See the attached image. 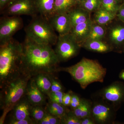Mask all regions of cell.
<instances>
[{"label":"cell","instance_id":"obj_38","mask_svg":"<svg viewBox=\"0 0 124 124\" xmlns=\"http://www.w3.org/2000/svg\"><path fill=\"white\" fill-rule=\"evenodd\" d=\"M13 0H0V11L1 12Z\"/></svg>","mask_w":124,"mask_h":124},{"label":"cell","instance_id":"obj_13","mask_svg":"<svg viewBox=\"0 0 124 124\" xmlns=\"http://www.w3.org/2000/svg\"><path fill=\"white\" fill-rule=\"evenodd\" d=\"M24 97L13 108L12 119L22 120L31 118V111L32 106L26 97Z\"/></svg>","mask_w":124,"mask_h":124},{"label":"cell","instance_id":"obj_8","mask_svg":"<svg viewBox=\"0 0 124 124\" xmlns=\"http://www.w3.org/2000/svg\"><path fill=\"white\" fill-rule=\"evenodd\" d=\"M0 14L3 16L28 15L32 17L38 13L35 0H13Z\"/></svg>","mask_w":124,"mask_h":124},{"label":"cell","instance_id":"obj_5","mask_svg":"<svg viewBox=\"0 0 124 124\" xmlns=\"http://www.w3.org/2000/svg\"><path fill=\"white\" fill-rule=\"evenodd\" d=\"M26 37L38 44L55 45L58 36L48 20L40 15L32 17L24 29Z\"/></svg>","mask_w":124,"mask_h":124},{"label":"cell","instance_id":"obj_15","mask_svg":"<svg viewBox=\"0 0 124 124\" xmlns=\"http://www.w3.org/2000/svg\"><path fill=\"white\" fill-rule=\"evenodd\" d=\"M35 1L38 14L47 20L55 14V0H35Z\"/></svg>","mask_w":124,"mask_h":124},{"label":"cell","instance_id":"obj_40","mask_svg":"<svg viewBox=\"0 0 124 124\" xmlns=\"http://www.w3.org/2000/svg\"><path fill=\"white\" fill-rule=\"evenodd\" d=\"M84 0H75L76 2L77 3L78 5L80 4V3H81V2H83V1H84Z\"/></svg>","mask_w":124,"mask_h":124},{"label":"cell","instance_id":"obj_20","mask_svg":"<svg viewBox=\"0 0 124 124\" xmlns=\"http://www.w3.org/2000/svg\"><path fill=\"white\" fill-rule=\"evenodd\" d=\"M77 5L75 0H55V14L68 13Z\"/></svg>","mask_w":124,"mask_h":124},{"label":"cell","instance_id":"obj_9","mask_svg":"<svg viewBox=\"0 0 124 124\" xmlns=\"http://www.w3.org/2000/svg\"><path fill=\"white\" fill-rule=\"evenodd\" d=\"M49 23L59 36L69 34L72 28L70 17L68 13L56 14L48 19Z\"/></svg>","mask_w":124,"mask_h":124},{"label":"cell","instance_id":"obj_3","mask_svg":"<svg viewBox=\"0 0 124 124\" xmlns=\"http://www.w3.org/2000/svg\"><path fill=\"white\" fill-rule=\"evenodd\" d=\"M58 71L68 72L83 89L93 82H103L107 73L106 69L97 61L85 58L70 67L59 68Z\"/></svg>","mask_w":124,"mask_h":124},{"label":"cell","instance_id":"obj_6","mask_svg":"<svg viewBox=\"0 0 124 124\" xmlns=\"http://www.w3.org/2000/svg\"><path fill=\"white\" fill-rule=\"evenodd\" d=\"M55 46L54 51L60 62L67 61L75 56L81 47L70 33L59 36Z\"/></svg>","mask_w":124,"mask_h":124},{"label":"cell","instance_id":"obj_39","mask_svg":"<svg viewBox=\"0 0 124 124\" xmlns=\"http://www.w3.org/2000/svg\"><path fill=\"white\" fill-rule=\"evenodd\" d=\"M120 77L121 79L124 80V71L121 73L120 75Z\"/></svg>","mask_w":124,"mask_h":124},{"label":"cell","instance_id":"obj_7","mask_svg":"<svg viewBox=\"0 0 124 124\" xmlns=\"http://www.w3.org/2000/svg\"><path fill=\"white\" fill-rule=\"evenodd\" d=\"M23 26L22 19L17 16H3L0 19V45L10 40Z\"/></svg>","mask_w":124,"mask_h":124},{"label":"cell","instance_id":"obj_16","mask_svg":"<svg viewBox=\"0 0 124 124\" xmlns=\"http://www.w3.org/2000/svg\"><path fill=\"white\" fill-rule=\"evenodd\" d=\"M72 28L77 24L85 23L90 19V13L77 6L68 13Z\"/></svg>","mask_w":124,"mask_h":124},{"label":"cell","instance_id":"obj_19","mask_svg":"<svg viewBox=\"0 0 124 124\" xmlns=\"http://www.w3.org/2000/svg\"><path fill=\"white\" fill-rule=\"evenodd\" d=\"M50 74L41 73L33 77L36 84L43 93L48 95L51 91Z\"/></svg>","mask_w":124,"mask_h":124},{"label":"cell","instance_id":"obj_24","mask_svg":"<svg viewBox=\"0 0 124 124\" xmlns=\"http://www.w3.org/2000/svg\"><path fill=\"white\" fill-rule=\"evenodd\" d=\"M101 0H85L78 6L90 12H94L101 7Z\"/></svg>","mask_w":124,"mask_h":124},{"label":"cell","instance_id":"obj_21","mask_svg":"<svg viewBox=\"0 0 124 124\" xmlns=\"http://www.w3.org/2000/svg\"><path fill=\"white\" fill-rule=\"evenodd\" d=\"M46 110L48 113L61 120L69 111L63 104L50 101L46 105Z\"/></svg>","mask_w":124,"mask_h":124},{"label":"cell","instance_id":"obj_34","mask_svg":"<svg viewBox=\"0 0 124 124\" xmlns=\"http://www.w3.org/2000/svg\"><path fill=\"white\" fill-rule=\"evenodd\" d=\"M84 99H81V102L80 104V105L77 107L73 109V110L72 111L73 114L77 117H79V118H80L81 114V112L82 111V109H83V107H84Z\"/></svg>","mask_w":124,"mask_h":124},{"label":"cell","instance_id":"obj_10","mask_svg":"<svg viewBox=\"0 0 124 124\" xmlns=\"http://www.w3.org/2000/svg\"><path fill=\"white\" fill-rule=\"evenodd\" d=\"M91 116L95 122L106 124L112 119L113 112L111 108L107 104L98 103L92 107Z\"/></svg>","mask_w":124,"mask_h":124},{"label":"cell","instance_id":"obj_33","mask_svg":"<svg viewBox=\"0 0 124 124\" xmlns=\"http://www.w3.org/2000/svg\"><path fill=\"white\" fill-rule=\"evenodd\" d=\"M81 102V99L77 95L72 94L70 106L73 109H75L80 105Z\"/></svg>","mask_w":124,"mask_h":124},{"label":"cell","instance_id":"obj_29","mask_svg":"<svg viewBox=\"0 0 124 124\" xmlns=\"http://www.w3.org/2000/svg\"><path fill=\"white\" fill-rule=\"evenodd\" d=\"M64 93L62 91L50 92L48 96L50 101L63 104V97Z\"/></svg>","mask_w":124,"mask_h":124},{"label":"cell","instance_id":"obj_28","mask_svg":"<svg viewBox=\"0 0 124 124\" xmlns=\"http://www.w3.org/2000/svg\"><path fill=\"white\" fill-rule=\"evenodd\" d=\"M39 124H61V120L57 116L47 112L43 119L38 123Z\"/></svg>","mask_w":124,"mask_h":124},{"label":"cell","instance_id":"obj_14","mask_svg":"<svg viewBox=\"0 0 124 124\" xmlns=\"http://www.w3.org/2000/svg\"><path fill=\"white\" fill-rule=\"evenodd\" d=\"M101 95L105 100L116 102L120 101L124 95V91L122 87L118 84L115 83L104 88Z\"/></svg>","mask_w":124,"mask_h":124},{"label":"cell","instance_id":"obj_35","mask_svg":"<svg viewBox=\"0 0 124 124\" xmlns=\"http://www.w3.org/2000/svg\"><path fill=\"white\" fill-rule=\"evenodd\" d=\"M71 97L70 93H64L63 97V105L66 107L70 106Z\"/></svg>","mask_w":124,"mask_h":124},{"label":"cell","instance_id":"obj_11","mask_svg":"<svg viewBox=\"0 0 124 124\" xmlns=\"http://www.w3.org/2000/svg\"><path fill=\"white\" fill-rule=\"evenodd\" d=\"M44 94L41 91L36 84L33 78L28 83L25 95L27 99L32 106H41L46 103Z\"/></svg>","mask_w":124,"mask_h":124},{"label":"cell","instance_id":"obj_23","mask_svg":"<svg viewBox=\"0 0 124 124\" xmlns=\"http://www.w3.org/2000/svg\"><path fill=\"white\" fill-rule=\"evenodd\" d=\"M106 34V29L104 26L98 24L93 21L91 32L87 40H102Z\"/></svg>","mask_w":124,"mask_h":124},{"label":"cell","instance_id":"obj_32","mask_svg":"<svg viewBox=\"0 0 124 124\" xmlns=\"http://www.w3.org/2000/svg\"><path fill=\"white\" fill-rule=\"evenodd\" d=\"M9 124H36L35 122L31 117L28 119L22 120H16L11 119Z\"/></svg>","mask_w":124,"mask_h":124},{"label":"cell","instance_id":"obj_31","mask_svg":"<svg viewBox=\"0 0 124 124\" xmlns=\"http://www.w3.org/2000/svg\"><path fill=\"white\" fill-rule=\"evenodd\" d=\"M53 74H50L51 81V86L50 92H57L62 91V86L60 82L54 78Z\"/></svg>","mask_w":124,"mask_h":124},{"label":"cell","instance_id":"obj_4","mask_svg":"<svg viewBox=\"0 0 124 124\" xmlns=\"http://www.w3.org/2000/svg\"><path fill=\"white\" fill-rule=\"evenodd\" d=\"M31 78L22 74L1 88L0 101L1 108L3 110V113L0 120V124L4 122L8 112L13 110L25 95L28 83Z\"/></svg>","mask_w":124,"mask_h":124},{"label":"cell","instance_id":"obj_36","mask_svg":"<svg viewBox=\"0 0 124 124\" xmlns=\"http://www.w3.org/2000/svg\"><path fill=\"white\" fill-rule=\"evenodd\" d=\"M116 17L124 22V2L122 3L117 13Z\"/></svg>","mask_w":124,"mask_h":124},{"label":"cell","instance_id":"obj_17","mask_svg":"<svg viewBox=\"0 0 124 124\" xmlns=\"http://www.w3.org/2000/svg\"><path fill=\"white\" fill-rule=\"evenodd\" d=\"M117 13L106 10L100 7L95 12L93 22L104 26L111 22L116 17Z\"/></svg>","mask_w":124,"mask_h":124},{"label":"cell","instance_id":"obj_12","mask_svg":"<svg viewBox=\"0 0 124 124\" xmlns=\"http://www.w3.org/2000/svg\"><path fill=\"white\" fill-rule=\"evenodd\" d=\"M93 21L91 19L72 28L70 34L80 47L88 39L91 32Z\"/></svg>","mask_w":124,"mask_h":124},{"label":"cell","instance_id":"obj_30","mask_svg":"<svg viewBox=\"0 0 124 124\" xmlns=\"http://www.w3.org/2000/svg\"><path fill=\"white\" fill-rule=\"evenodd\" d=\"M91 109L92 107L91 106L90 103L87 100H84V107L80 116V119H82L84 117L89 116H92Z\"/></svg>","mask_w":124,"mask_h":124},{"label":"cell","instance_id":"obj_26","mask_svg":"<svg viewBox=\"0 0 124 124\" xmlns=\"http://www.w3.org/2000/svg\"><path fill=\"white\" fill-rule=\"evenodd\" d=\"M122 4L117 0H101V7L108 11L117 13Z\"/></svg>","mask_w":124,"mask_h":124},{"label":"cell","instance_id":"obj_22","mask_svg":"<svg viewBox=\"0 0 124 124\" xmlns=\"http://www.w3.org/2000/svg\"><path fill=\"white\" fill-rule=\"evenodd\" d=\"M112 43L116 45L121 44L124 41V27L116 25L111 28L108 35Z\"/></svg>","mask_w":124,"mask_h":124},{"label":"cell","instance_id":"obj_2","mask_svg":"<svg viewBox=\"0 0 124 124\" xmlns=\"http://www.w3.org/2000/svg\"><path fill=\"white\" fill-rule=\"evenodd\" d=\"M22 43L14 38L0 45V86L22 75Z\"/></svg>","mask_w":124,"mask_h":124},{"label":"cell","instance_id":"obj_1","mask_svg":"<svg viewBox=\"0 0 124 124\" xmlns=\"http://www.w3.org/2000/svg\"><path fill=\"white\" fill-rule=\"evenodd\" d=\"M22 74L31 78L59 71L60 62L51 46L38 44L26 37L22 43Z\"/></svg>","mask_w":124,"mask_h":124},{"label":"cell","instance_id":"obj_27","mask_svg":"<svg viewBox=\"0 0 124 124\" xmlns=\"http://www.w3.org/2000/svg\"><path fill=\"white\" fill-rule=\"evenodd\" d=\"M61 124H81V121L72 111H69L61 119Z\"/></svg>","mask_w":124,"mask_h":124},{"label":"cell","instance_id":"obj_37","mask_svg":"<svg viewBox=\"0 0 124 124\" xmlns=\"http://www.w3.org/2000/svg\"><path fill=\"white\" fill-rule=\"evenodd\" d=\"M81 124H94L95 122L92 116L84 117L81 119Z\"/></svg>","mask_w":124,"mask_h":124},{"label":"cell","instance_id":"obj_25","mask_svg":"<svg viewBox=\"0 0 124 124\" xmlns=\"http://www.w3.org/2000/svg\"><path fill=\"white\" fill-rule=\"evenodd\" d=\"M46 113L47 111L42 106H32L31 109V117L36 124H38L45 117Z\"/></svg>","mask_w":124,"mask_h":124},{"label":"cell","instance_id":"obj_41","mask_svg":"<svg viewBox=\"0 0 124 124\" xmlns=\"http://www.w3.org/2000/svg\"><path fill=\"white\" fill-rule=\"evenodd\" d=\"M117 0L119 1V2H121V3H123L124 2V0Z\"/></svg>","mask_w":124,"mask_h":124},{"label":"cell","instance_id":"obj_18","mask_svg":"<svg viewBox=\"0 0 124 124\" xmlns=\"http://www.w3.org/2000/svg\"><path fill=\"white\" fill-rule=\"evenodd\" d=\"M81 46L90 51L98 53H107L111 50L110 46L102 40H87Z\"/></svg>","mask_w":124,"mask_h":124}]
</instances>
